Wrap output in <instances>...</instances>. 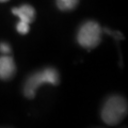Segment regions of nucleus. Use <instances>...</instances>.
Here are the masks:
<instances>
[{
	"label": "nucleus",
	"mask_w": 128,
	"mask_h": 128,
	"mask_svg": "<svg viewBox=\"0 0 128 128\" xmlns=\"http://www.w3.org/2000/svg\"><path fill=\"white\" fill-rule=\"evenodd\" d=\"M79 0H57V6L61 11H72L77 6Z\"/></svg>",
	"instance_id": "nucleus-6"
},
{
	"label": "nucleus",
	"mask_w": 128,
	"mask_h": 128,
	"mask_svg": "<svg viewBox=\"0 0 128 128\" xmlns=\"http://www.w3.org/2000/svg\"><path fill=\"white\" fill-rule=\"evenodd\" d=\"M60 82V75L58 70L54 67H47L38 73L30 76L27 80L25 88H24V94L27 98H34L36 90L43 83H50L52 86H58Z\"/></svg>",
	"instance_id": "nucleus-1"
},
{
	"label": "nucleus",
	"mask_w": 128,
	"mask_h": 128,
	"mask_svg": "<svg viewBox=\"0 0 128 128\" xmlns=\"http://www.w3.org/2000/svg\"><path fill=\"white\" fill-rule=\"evenodd\" d=\"M127 102L118 95L111 96L106 100L102 110V118L108 125H116L127 114Z\"/></svg>",
	"instance_id": "nucleus-2"
},
{
	"label": "nucleus",
	"mask_w": 128,
	"mask_h": 128,
	"mask_svg": "<svg viewBox=\"0 0 128 128\" xmlns=\"http://www.w3.org/2000/svg\"><path fill=\"white\" fill-rule=\"evenodd\" d=\"M12 13L14 15L18 16L20 22L30 24L33 22L35 18V10L29 4H24L19 8H13L12 9Z\"/></svg>",
	"instance_id": "nucleus-5"
},
{
	"label": "nucleus",
	"mask_w": 128,
	"mask_h": 128,
	"mask_svg": "<svg viewBox=\"0 0 128 128\" xmlns=\"http://www.w3.org/2000/svg\"><path fill=\"white\" fill-rule=\"evenodd\" d=\"M77 41L79 45L86 50L97 47L102 41V28L99 24L94 20L84 22L79 29Z\"/></svg>",
	"instance_id": "nucleus-3"
},
{
	"label": "nucleus",
	"mask_w": 128,
	"mask_h": 128,
	"mask_svg": "<svg viewBox=\"0 0 128 128\" xmlns=\"http://www.w3.org/2000/svg\"><path fill=\"white\" fill-rule=\"evenodd\" d=\"M16 30H17V32L19 34H27L28 32H29V30H30L29 24L19 20V22L16 25Z\"/></svg>",
	"instance_id": "nucleus-7"
},
{
	"label": "nucleus",
	"mask_w": 128,
	"mask_h": 128,
	"mask_svg": "<svg viewBox=\"0 0 128 128\" xmlns=\"http://www.w3.org/2000/svg\"><path fill=\"white\" fill-rule=\"evenodd\" d=\"M6 1H9V0H0V2H6Z\"/></svg>",
	"instance_id": "nucleus-9"
},
{
	"label": "nucleus",
	"mask_w": 128,
	"mask_h": 128,
	"mask_svg": "<svg viewBox=\"0 0 128 128\" xmlns=\"http://www.w3.org/2000/svg\"><path fill=\"white\" fill-rule=\"evenodd\" d=\"M16 66L14 60L8 54H3L0 57V79L10 80L15 76Z\"/></svg>",
	"instance_id": "nucleus-4"
},
{
	"label": "nucleus",
	"mask_w": 128,
	"mask_h": 128,
	"mask_svg": "<svg viewBox=\"0 0 128 128\" xmlns=\"http://www.w3.org/2000/svg\"><path fill=\"white\" fill-rule=\"evenodd\" d=\"M0 51L3 54H9L11 52V48L6 43H0Z\"/></svg>",
	"instance_id": "nucleus-8"
}]
</instances>
